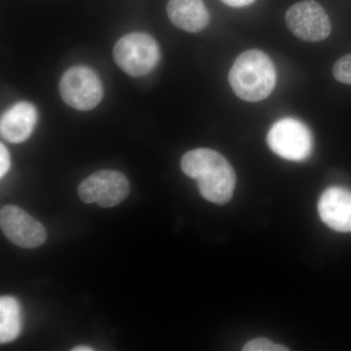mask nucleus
I'll return each mask as SVG.
<instances>
[{
	"label": "nucleus",
	"instance_id": "nucleus-1",
	"mask_svg": "<svg viewBox=\"0 0 351 351\" xmlns=\"http://www.w3.org/2000/svg\"><path fill=\"white\" fill-rule=\"evenodd\" d=\"M182 172L197 182L200 195L215 204H226L237 186V175L225 156L210 149L188 152L181 160Z\"/></svg>",
	"mask_w": 351,
	"mask_h": 351
},
{
	"label": "nucleus",
	"instance_id": "nucleus-2",
	"mask_svg": "<svg viewBox=\"0 0 351 351\" xmlns=\"http://www.w3.org/2000/svg\"><path fill=\"white\" fill-rule=\"evenodd\" d=\"M228 80L239 99L256 103L265 100L274 91L276 71L265 52L252 49L237 57L230 69Z\"/></svg>",
	"mask_w": 351,
	"mask_h": 351
},
{
	"label": "nucleus",
	"instance_id": "nucleus-3",
	"mask_svg": "<svg viewBox=\"0 0 351 351\" xmlns=\"http://www.w3.org/2000/svg\"><path fill=\"white\" fill-rule=\"evenodd\" d=\"M115 63L127 75L141 77L154 71L160 60L156 39L145 32H133L119 39L113 48Z\"/></svg>",
	"mask_w": 351,
	"mask_h": 351
},
{
	"label": "nucleus",
	"instance_id": "nucleus-4",
	"mask_svg": "<svg viewBox=\"0 0 351 351\" xmlns=\"http://www.w3.org/2000/svg\"><path fill=\"white\" fill-rule=\"evenodd\" d=\"M60 93L66 105L87 112L101 103L104 88L93 69L87 66H73L62 76Z\"/></svg>",
	"mask_w": 351,
	"mask_h": 351
},
{
	"label": "nucleus",
	"instance_id": "nucleus-5",
	"mask_svg": "<svg viewBox=\"0 0 351 351\" xmlns=\"http://www.w3.org/2000/svg\"><path fill=\"white\" fill-rule=\"evenodd\" d=\"M267 144L274 154L290 161H302L311 156L313 140L306 124L295 119L276 122L267 134Z\"/></svg>",
	"mask_w": 351,
	"mask_h": 351
},
{
	"label": "nucleus",
	"instance_id": "nucleus-6",
	"mask_svg": "<svg viewBox=\"0 0 351 351\" xmlns=\"http://www.w3.org/2000/svg\"><path fill=\"white\" fill-rule=\"evenodd\" d=\"M130 193L126 176L114 170H101L90 175L80 184L78 195L87 204L96 203L103 208L117 206Z\"/></svg>",
	"mask_w": 351,
	"mask_h": 351
},
{
	"label": "nucleus",
	"instance_id": "nucleus-7",
	"mask_svg": "<svg viewBox=\"0 0 351 351\" xmlns=\"http://www.w3.org/2000/svg\"><path fill=\"white\" fill-rule=\"evenodd\" d=\"M286 24L294 36L307 43H319L331 34L329 16L314 0L298 2L286 13Z\"/></svg>",
	"mask_w": 351,
	"mask_h": 351
},
{
	"label": "nucleus",
	"instance_id": "nucleus-8",
	"mask_svg": "<svg viewBox=\"0 0 351 351\" xmlns=\"http://www.w3.org/2000/svg\"><path fill=\"white\" fill-rule=\"evenodd\" d=\"M2 232L12 243L21 248H38L47 239L43 223L22 208L7 205L0 211Z\"/></svg>",
	"mask_w": 351,
	"mask_h": 351
},
{
	"label": "nucleus",
	"instance_id": "nucleus-9",
	"mask_svg": "<svg viewBox=\"0 0 351 351\" xmlns=\"http://www.w3.org/2000/svg\"><path fill=\"white\" fill-rule=\"evenodd\" d=\"M318 213L325 225L339 232H351V191L327 189L318 201Z\"/></svg>",
	"mask_w": 351,
	"mask_h": 351
},
{
	"label": "nucleus",
	"instance_id": "nucleus-10",
	"mask_svg": "<svg viewBox=\"0 0 351 351\" xmlns=\"http://www.w3.org/2000/svg\"><path fill=\"white\" fill-rule=\"evenodd\" d=\"M36 121V108L29 101H19L1 115L0 133L7 142L20 144L31 137Z\"/></svg>",
	"mask_w": 351,
	"mask_h": 351
},
{
	"label": "nucleus",
	"instance_id": "nucleus-11",
	"mask_svg": "<svg viewBox=\"0 0 351 351\" xmlns=\"http://www.w3.org/2000/svg\"><path fill=\"white\" fill-rule=\"evenodd\" d=\"M167 14L173 25L193 34L206 29L210 22L203 0H169Z\"/></svg>",
	"mask_w": 351,
	"mask_h": 351
},
{
	"label": "nucleus",
	"instance_id": "nucleus-12",
	"mask_svg": "<svg viewBox=\"0 0 351 351\" xmlns=\"http://www.w3.org/2000/svg\"><path fill=\"white\" fill-rule=\"evenodd\" d=\"M21 306L11 295L0 298V343H8L15 341L21 334Z\"/></svg>",
	"mask_w": 351,
	"mask_h": 351
},
{
	"label": "nucleus",
	"instance_id": "nucleus-13",
	"mask_svg": "<svg viewBox=\"0 0 351 351\" xmlns=\"http://www.w3.org/2000/svg\"><path fill=\"white\" fill-rule=\"evenodd\" d=\"M332 75L339 82L351 85V54L339 58L334 64Z\"/></svg>",
	"mask_w": 351,
	"mask_h": 351
},
{
	"label": "nucleus",
	"instance_id": "nucleus-14",
	"mask_svg": "<svg viewBox=\"0 0 351 351\" xmlns=\"http://www.w3.org/2000/svg\"><path fill=\"white\" fill-rule=\"evenodd\" d=\"M244 351H285L289 350L286 346L274 343L270 339L258 338L252 339L244 346Z\"/></svg>",
	"mask_w": 351,
	"mask_h": 351
},
{
	"label": "nucleus",
	"instance_id": "nucleus-15",
	"mask_svg": "<svg viewBox=\"0 0 351 351\" xmlns=\"http://www.w3.org/2000/svg\"><path fill=\"white\" fill-rule=\"evenodd\" d=\"M10 154L5 145L0 144V177L3 178L10 169Z\"/></svg>",
	"mask_w": 351,
	"mask_h": 351
},
{
	"label": "nucleus",
	"instance_id": "nucleus-16",
	"mask_svg": "<svg viewBox=\"0 0 351 351\" xmlns=\"http://www.w3.org/2000/svg\"><path fill=\"white\" fill-rule=\"evenodd\" d=\"M221 1L226 5L240 8V7L251 5L256 0H221Z\"/></svg>",
	"mask_w": 351,
	"mask_h": 351
},
{
	"label": "nucleus",
	"instance_id": "nucleus-17",
	"mask_svg": "<svg viewBox=\"0 0 351 351\" xmlns=\"http://www.w3.org/2000/svg\"><path fill=\"white\" fill-rule=\"evenodd\" d=\"M73 351H92L94 350V348H92L91 346H75V348H73Z\"/></svg>",
	"mask_w": 351,
	"mask_h": 351
}]
</instances>
